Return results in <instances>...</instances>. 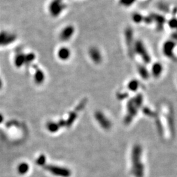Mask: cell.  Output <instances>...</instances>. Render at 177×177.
Returning <instances> with one entry per match:
<instances>
[{
  "label": "cell",
  "instance_id": "cell-1",
  "mask_svg": "<svg viewBox=\"0 0 177 177\" xmlns=\"http://www.w3.org/2000/svg\"><path fill=\"white\" fill-rule=\"evenodd\" d=\"M66 9V4L64 0H51L48 5V11L53 18L61 16Z\"/></svg>",
  "mask_w": 177,
  "mask_h": 177
},
{
  "label": "cell",
  "instance_id": "cell-2",
  "mask_svg": "<svg viewBox=\"0 0 177 177\" xmlns=\"http://www.w3.org/2000/svg\"><path fill=\"white\" fill-rule=\"evenodd\" d=\"M134 51L138 53V55H139L144 60V61L146 63H149L150 62V56L149 54L147 52V50L146 47L144 46V44L142 42L140 41H137L135 44H134Z\"/></svg>",
  "mask_w": 177,
  "mask_h": 177
},
{
  "label": "cell",
  "instance_id": "cell-3",
  "mask_svg": "<svg viewBox=\"0 0 177 177\" xmlns=\"http://www.w3.org/2000/svg\"><path fill=\"white\" fill-rule=\"evenodd\" d=\"M75 34V28L72 25H67L64 27L59 34L60 40L62 41L70 40Z\"/></svg>",
  "mask_w": 177,
  "mask_h": 177
},
{
  "label": "cell",
  "instance_id": "cell-4",
  "mask_svg": "<svg viewBox=\"0 0 177 177\" xmlns=\"http://www.w3.org/2000/svg\"><path fill=\"white\" fill-rule=\"evenodd\" d=\"M89 55L91 61L95 64H100L103 60V55L100 50L96 47H92L89 51Z\"/></svg>",
  "mask_w": 177,
  "mask_h": 177
},
{
  "label": "cell",
  "instance_id": "cell-5",
  "mask_svg": "<svg viewBox=\"0 0 177 177\" xmlns=\"http://www.w3.org/2000/svg\"><path fill=\"white\" fill-rule=\"evenodd\" d=\"M71 51L68 47L63 46L60 47L56 53V55L59 60L62 61H67L71 57Z\"/></svg>",
  "mask_w": 177,
  "mask_h": 177
},
{
  "label": "cell",
  "instance_id": "cell-6",
  "mask_svg": "<svg viewBox=\"0 0 177 177\" xmlns=\"http://www.w3.org/2000/svg\"><path fill=\"white\" fill-rule=\"evenodd\" d=\"M175 47V43L171 41H168L165 43L163 47V51L165 55H166L169 58H173L174 54L173 50Z\"/></svg>",
  "mask_w": 177,
  "mask_h": 177
},
{
  "label": "cell",
  "instance_id": "cell-7",
  "mask_svg": "<svg viewBox=\"0 0 177 177\" xmlns=\"http://www.w3.org/2000/svg\"><path fill=\"white\" fill-rule=\"evenodd\" d=\"M163 72V66L160 63H155L153 64L152 67V73L153 76L155 77H158L161 76V74Z\"/></svg>",
  "mask_w": 177,
  "mask_h": 177
},
{
  "label": "cell",
  "instance_id": "cell-8",
  "mask_svg": "<svg viewBox=\"0 0 177 177\" xmlns=\"http://www.w3.org/2000/svg\"><path fill=\"white\" fill-rule=\"evenodd\" d=\"M44 73L41 69H37L36 72H35L34 74V78L35 81L38 83H41L43 82L44 79Z\"/></svg>",
  "mask_w": 177,
  "mask_h": 177
},
{
  "label": "cell",
  "instance_id": "cell-9",
  "mask_svg": "<svg viewBox=\"0 0 177 177\" xmlns=\"http://www.w3.org/2000/svg\"><path fill=\"white\" fill-rule=\"evenodd\" d=\"M136 0H119V4L122 6L126 7H129V6L133 5Z\"/></svg>",
  "mask_w": 177,
  "mask_h": 177
},
{
  "label": "cell",
  "instance_id": "cell-10",
  "mask_svg": "<svg viewBox=\"0 0 177 177\" xmlns=\"http://www.w3.org/2000/svg\"><path fill=\"white\" fill-rule=\"evenodd\" d=\"M139 72L140 76H142L143 78H147V77L149 76L148 71H147L146 69L144 66H141L140 68H139Z\"/></svg>",
  "mask_w": 177,
  "mask_h": 177
},
{
  "label": "cell",
  "instance_id": "cell-11",
  "mask_svg": "<svg viewBox=\"0 0 177 177\" xmlns=\"http://www.w3.org/2000/svg\"><path fill=\"white\" fill-rule=\"evenodd\" d=\"M169 25L171 27V28L176 29L177 28V20L176 19H172L170 21Z\"/></svg>",
  "mask_w": 177,
  "mask_h": 177
},
{
  "label": "cell",
  "instance_id": "cell-12",
  "mask_svg": "<svg viewBox=\"0 0 177 177\" xmlns=\"http://www.w3.org/2000/svg\"><path fill=\"white\" fill-rule=\"evenodd\" d=\"M129 86L131 88V89L134 90V89H137L138 87H139V83L136 82V81H132V82L129 84Z\"/></svg>",
  "mask_w": 177,
  "mask_h": 177
},
{
  "label": "cell",
  "instance_id": "cell-13",
  "mask_svg": "<svg viewBox=\"0 0 177 177\" xmlns=\"http://www.w3.org/2000/svg\"><path fill=\"white\" fill-rule=\"evenodd\" d=\"M141 17L139 15V14H136L134 16V20L135 22H140V19H141Z\"/></svg>",
  "mask_w": 177,
  "mask_h": 177
}]
</instances>
